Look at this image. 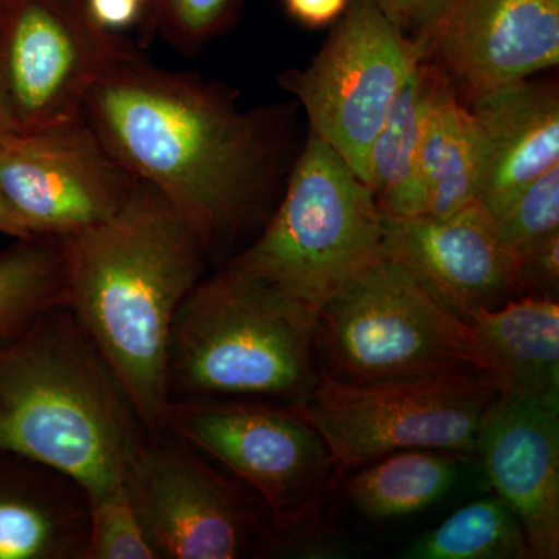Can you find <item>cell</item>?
<instances>
[{"label": "cell", "instance_id": "obj_1", "mask_svg": "<svg viewBox=\"0 0 559 559\" xmlns=\"http://www.w3.org/2000/svg\"><path fill=\"white\" fill-rule=\"evenodd\" d=\"M83 114L109 153L189 224L213 271L277 207L288 159L285 108L242 109L229 87L127 47L92 87Z\"/></svg>", "mask_w": 559, "mask_h": 559}, {"label": "cell", "instance_id": "obj_2", "mask_svg": "<svg viewBox=\"0 0 559 559\" xmlns=\"http://www.w3.org/2000/svg\"><path fill=\"white\" fill-rule=\"evenodd\" d=\"M68 307L102 353L146 432L167 429V352L180 305L209 274L201 241L139 180L131 200L61 237Z\"/></svg>", "mask_w": 559, "mask_h": 559}, {"label": "cell", "instance_id": "obj_3", "mask_svg": "<svg viewBox=\"0 0 559 559\" xmlns=\"http://www.w3.org/2000/svg\"><path fill=\"white\" fill-rule=\"evenodd\" d=\"M145 433L68 305L0 341V452L61 471L92 499L123 488Z\"/></svg>", "mask_w": 559, "mask_h": 559}, {"label": "cell", "instance_id": "obj_4", "mask_svg": "<svg viewBox=\"0 0 559 559\" xmlns=\"http://www.w3.org/2000/svg\"><path fill=\"white\" fill-rule=\"evenodd\" d=\"M319 311L240 267L209 272L180 305L167 395L294 407L318 384Z\"/></svg>", "mask_w": 559, "mask_h": 559}, {"label": "cell", "instance_id": "obj_5", "mask_svg": "<svg viewBox=\"0 0 559 559\" xmlns=\"http://www.w3.org/2000/svg\"><path fill=\"white\" fill-rule=\"evenodd\" d=\"M382 253L384 226L369 187L311 132L271 218L227 264L320 311Z\"/></svg>", "mask_w": 559, "mask_h": 559}, {"label": "cell", "instance_id": "obj_6", "mask_svg": "<svg viewBox=\"0 0 559 559\" xmlns=\"http://www.w3.org/2000/svg\"><path fill=\"white\" fill-rule=\"evenodd\" d=\"M316 347L320 370L348 384L496 378L473 326L385 250L319 311Z\"/></svg>", "mask_w": 559, "mask_h": 559}, {"label": "cell", "instance_id": "obj_7", "mask_svg": "<svg viewBox=\"0 0 559 559\" xmlns=\"http://www.w3.org/2000/svg\"><path fill=\"white\" fill-rule=\"evenodd\" d=\"M123 488L157 559L266 557L274 528L259 496L170 429L145 433Z\"/></svg>", "mask_w": 559, "mask_h": 559}, {"label": "cell", "instance_id": "obj_8", "mask_svg": "<svg viewBox=\"0 0 559 559\" xmlns=\"http://www.w3.org/2000/svg\"><path fill=\"white\" fill-rule=\"evenodd\" d=\"M502 392L496 378L484 374L348 384L320 370L308 399L293 409L325 440L342 477L418 448L474 457L485 414Z\"/></svg>", "mask_w": 559, "mask_h": 559}, {"label": "cell", "instance_id": "obj_9", "mask_svg": "<svg viewBox=\"0 0 559 559\" xmlns=\"http://www.w3.org/2000/svg\"><path fill=\"white\" fill-rule=\"evenodd\" d=\"M167 429L252 489L270 513L274 536L322 521L341 479L325 440L293 407L179 401L170 406Z\"/></svg>", "mask_w": 559, "mask_h": 559}, {"label": "cell", "instance_id": "obj_10", "mask_svg": "<svg viewBox=\"0 0 559 559\" xmlns=\"http://www.w3.org/2000/svg\"><path fill=\"white\" fill-rule=\"evenodd\" d=\"M421 62L417 40L373 0H352L311 64L288 70L278 81L307 110L312 134L369 187L371 145Z\"/></svg>", "mask_w": 559, "mask_h": 559}, {"label": "cell", "instance_id": "obj_11", "mask_svg": "<svg viewBox=\"0 0 559 559\" xmlns=\"http://www.w3.org/2000/svg\"><path fill=\"white\" fill-rule=\"evenodd\" d=\"M127 50L75 0H5L0 103L14 132L83 114L92 87Z\"/></svg>", "mask_w": 559, "mask_h": 559}, {"label": "cell", "instance_id": "obj_12", "mask_svg": "<svg viewBox=\"0 0 559 559\" xmlns=\"http://www.w3.org/2000/svg\"><path fill=\"white\" fill-rule=\"evenodd\" d=\"M138 182L84 114L0 140V190L33 235L95 226L124 207Z\"/></svg>", "mask_w": 559, "mask_h": 559}, {"label": "cell", "instance_id": "obj_13", "mask_svg": "<svg viewBox=\"0 0 559 559\" xmlns=\"http://www.w3.org/2000/svg\"><path fill=\"white\" fill-rule=\"evenodd\" d=\"M423 62L469 105L559 62V7L547 0H443L414 36Z\"/></svg>", "mask_w": 559, "mask_h": 559}, {"label": "cell", "instance_id": "obj_14", "mask_svg": "<svg viewBox=\"0 0 559 559\" xmlns=\"http://www.w3.org/2000/svg\"><path fill=\"white\" fill-rule=\"evenodd\" d=\"M382 226L385 252L463 322L522 296L516 253L479 201L443 218L382 216Z\"/></svg>", "mask_w": 559, "mask_h": 559}, {"label": "cell", "instance_id": "obj_15", "mask_svg": "<svg viewBox=\"0 0 559 559\" xmlns=\"http://www.w3.org/2000/svg\"><path fill=\"white\" fill-rule=\"evenodd\" d=\"M485 484L516 514L533 559L559 558V403L503 390L477 437Z\"/></svg>", "mask_w": 559, "mask_h": 559}, {"label": "cell", "instance_id": "obj_16", "mask_svg": "<svg viewBox=\"0 0 559 559\" xmlns=\"http://www.w3.org/2000/svg\"><path fill=\"white\" fill-rule=\"evenodd\" d=\"M468 108L480 142L477 201L492 216L559 165L557 86L528 79L479 95Z\"/></svg>", "mask_w": 559, "mask_h": 559}, {"label": "cell", "instance_id": "obj_17", "mask_svg": "<svg viewBox=\"0 0 559 559\" xmlns=\"http://www.w3.org/2000/svg\"><path fill=\"white\" fill-rule=\"evenodd\" d=\"M90 516L79 481L0 452V559H84Z\"/></svg>", "mask_w": 559, "mask_h": 559}, {"label": "cell", "instance_id": "obj_18", "mask_svg": "<svg viewBox=\"0 0 559 559\" xmlns=\"http://www.w3.org/2000/svg\"><path fill=\"white\" fill-rule=\"evenodd\" d=\"M503 390L559 403V305L520 296L469 323Z\"/></svg>", "mask_w": 559, "mask_h": 559}, {"label": "cell", "instance_id": "obj_19", "mask_svg": "<svg viewBox=\"0 0 559 559\" xmlns=\"http://www.w3.org/2000/svg\"><path fill=\"white\" fill-rule=\"evenodd\" d=\"M474 479L485 480L473 455L418 448L355 469L345 496L360 518L380 524L425 513Z\"/></svg>", "mask_w": 559, "mask_h": 559}, {"label": "cell", "instance_id": "obj_20", "mask_svg": "<svg viewBox=\"0 0 559 559\" xmlns=\"http://www.w3.org/2000/svg\"><path fill=\"white\" fill-rule=\"evenodd\" d=\"M426 215L443 218L477 200L480 142L473 114L437 68L419 143Z\"/></svg>", "mask_w": 559, "mask_h": 559}, {"label": "cell", "instance_id": "obj_21", "mask_svg": "<svg viewBox=\"0 0 559 559\" xmlns=\"http://www.w3.org/2000/svg\"><path fill=\"white\" fill-rule=\"evenodd\" d=\"M436 73L430 62L411 73L371 145L369 189L384 218L426 215L419 143Z\"/></svg>", "mask_w": 559, "mask_h": 559}, {"label": "cell", "instance_id": "obj_22", "mask_svg": "<svg viewBox=\"0 0 559 559\" xmlns=\"http://www.w3.org/2000/svg\"><path fill=\"white\" fill-rule=\"evenodd\" d=\"M396 558L533 559L520 520L495 492L460 507Z\"/></svg>", "mask_w": 559, "mask_h": 559}, {"label": "cell", "instance_id": "obj_23", "mask_svg": "<svg viewBox=\"0 0 559 559\" xmlns=\"http://www.w3.org/2000/svg\"><path fill=\"white\" fill-rule=\"evenodd\" d=\"M66 304L60 238L35 235L0 250V341L20 333L44 311Z\"/></svg>", "mask_w": 559, "mask_h": 559}, {"label": "cell", "instance_id": "obj_24", "mask_svg": "<svg viewBox=\"0 0 559 559\" xmlns=\"http://www.w3.org/2000/svg\"><path fill=\"white\" fill-rule=\"evenodd\" d=\"M84 559H157L124 488L90 499Z\"/></svg>", "mask_w": 559, "mask_h": 559}, {"label": "cell", "instance_id": "obj_25", "mask_svg": "<svg viewBox=\"0 0 559 559\" xmlns=\"http://www.w3.org/2000/svg\"><path fill=\"white\" fill-rule=\"evenodd\" d=\"M499 237L514 253L559 229V165L540 175L495 216Z\"/></svg>", "mask_w": 559, "mask_h": 559}, {"label": "cell", "instance_id": "obj_26", "mask_svg": "<svg viewBox=\"0 0 559 559\" xmlns=\"http://www.w3.org/2000/svg\"><path fill=\"white\" fill-rule=\"evenodd\" d=\"M237 0H168L167 38L182 53L193 55L224 27Z\"/></svg>", "mask_w": 559, "mask_h": 559}, {"label": "cell", "instance_id": "obj_27", "mask_svg": "<svg viewBox=\"0 0 559 559\" xmlns=\"http://www.w3.org/2000/svg\"><path fill=\"white\" fill-rule=\"evenodd\" d=\"M362 555V547L348 533L322 520L274 536L264 558L349 559Z\"/></svg>", "mask_w": 559, "mask_h": 559}, {"label": "cell", "instance_id": "obj_28", "mask_svg": "<svg viewBox=\"0 0 559 559\" xmlns=\"http://www.w3.org/2000/svg\"><path fill=\"white\" fill-rule=\"evenodd\" d=\"M516 280L522 296L558 299L559 229L530 242L518 253Z\"/></svg>", "mask_w": 559, "mask_h": 559}, {"label": "cell", "instance_id": "obj_29", "mask_svg": "<svg viewBox=\"0 0 559 559\" xmlns=\"http://www.w3.org/2000/svg\"><path fill=\"white\" fill-rule=\"evenodd\" d=\"M396 27L414 36L443 0H373Z\"/></svg>", "mask_w": 559, "mask_h": 559}, {"label": "cell", "instance_id": "obj_30", "mask_svg": "<svg viewBox=\"0 0 559 559\" xmlns=\"http://www.w3.org/2000/svg\"><path fill=\"white\" fill-rule=\"evenodd\" d=\"M352 0H285L290 16L307 27H325L340 20Z\"/></svg>", "mask_w": 559, "mask_h": 559}, {"label": "cell", "instance_id": "obj_31", "mask_svg": "<svg viewBox=\"0 0 559 559\" xmlns=\"http://www.w3.org/2000/svg\"><path fill=\"white\" fill-rule=\"evenodd\" d=\"M140 0H90L92 16L108 31L124 27L134 20Z\"/></svg>", "mask_w": 559, "mask_h": 559}, {"label": "cell", "instance_id": "obj_32", "mask_svg": "<svg viewBox=\"0 0 559 559\" xmlns=\"http://www.w3.org/2000/svg\"><path fill=\"white\" fill-rule=\"evenodd\" d=\"M0 235H5V237L13 238V240L35 237L31 227L21 218L20 213L13 209L2 190H0Z\"/></svg>", "mask_w": 559, "mask_h": 559}, {"label": "cell", "instance_id": "obj_33", "mask_svg": "<svg viewBox=\"0 0 559 559\" xmlns=\"http://www.w3.org/2000/svg\"><path fill=\"white\" fill-rule=\"evenodd\" d=\"M11 130L10 121L7 119L5 110L2 108V103H0V140L5 138L7 134H10Z\"/></svg>", "mask_w": 559, "mask_h": 559}, {"label": "cell", "instance_id": "obj_34", "mask_svg": "<svg viewBox=\"0 0 559 559\" xmlns=\"http://www.w3.org/2000/svg\"><path fill=\"white\" fill-rule=\"evenodd\" d=\"M3 5H5V0H0V14H2Z\"/></svg>", "mask_w": 559, "mask_h": 559}, {"label": "cell", "instance_id": "obj_35", "mask_svg": "<svg viewBox=\"0 0 559 559\" xmlns=\"http://www.w3.org/2000/svg\"><path fill=\"white\" fill-rule=\"evenodd\" d=\"M547 2L554 3V5L559 7V0H547Z\"/></svg>", "mask_w": 559, "mask_h": 559}]
</instances>
